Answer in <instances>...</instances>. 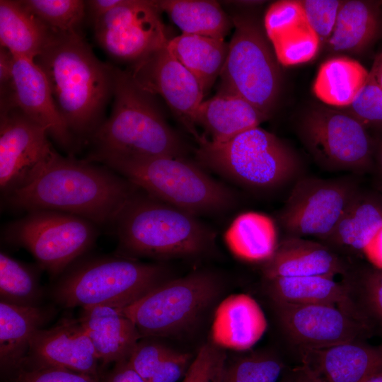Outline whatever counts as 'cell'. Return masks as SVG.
<instances>
[{
	"mask_svg": "<svg viewBox=\"0 0 382 382\" xmlns=\"http://www.w3.org/2000/svg\"><path fill=\"white\" fill-rule=\"evenodd\" d=\"M112 225L119 255L169 258L195 256L212 247L215 235L197 216L137 188Z\"/></svg>",
	"mask_w": 382,
	"mask_h": 382,
	"instance_id": "obj_4",
	"label": "cell"
},
{
	"mask_svg": "<svg viewBox=\"0 0 382 382\" xmlns=\"http://www.w3.org/2000/svg\"><path fill=\"white\" fill-rule=\"evenodd\" d=\"M16 108L42 127L69 154L79 143L59 112L47 78L33 59L13 56L8 89L1 93V110Z\"/></svg>",
	"mask_w": 382,
	"mask_h": 382,
	"instance_id": "obj_17",
	"label": "cell"
},
{
	"mask_svg": "<svg viewBox=\"0 0 382 382\" xmlns=\"http://www.w3.org/2000/svg\"><path fill=\"white\" fill-rule=\"evenodd\" d=\"M361 382H382V370L375 372Z\"/></svg>",
	"mask_w": 382,
	"mask_h": 382,
	"instance_id": "obj_51",
	"label": "cell"
},
{
	"mask_svg": "<svg viewBox=\"0 0 382 382\" xmlns=\"http://www.w3.org/2000/svg\"><path fill=\"white\" fill-rule=\"evenodd\" d=\"M269 117L238 95L219 89L214 96L201 103L194 122L195 127L203 128L209 140L222 142L260 127Z\"/></svg>",
	"mask_w": 382,
	"mask_h": 382,
	"instance_id": "obj_25",
	"label": "cell"
},
{
	"mask_svg": "<svg viewBox=\"0 0 382 382\" xmlns=\"http://www.w3.org/2000/svg\"><path fill=\"white\" fill-rule=\"evenodd\" d=\"M381 225L382 196L359 189L331 233L319 241L345 257L363 254Z\"/></svg>",
	"mask_w": 382,
	"mask_h": 382,
	"instance_id": "obj_24",
	"label": "cell"
},
{
	"mask_svg": "<svg viewBox=\"0 0 382 382\" xmlns=\"http://www.w3.org/2000/svg\"><path fill=\"white\" fill-rule=\"evenodd\" d=\"M79 320L103 365L127 361L141 338L133 322L117 308H83Z\"/></svg>",
	"mask_w": 382,
	"mask_h": 382,
	"instance_id": "obj_23",
	"label": "cell"
},
{
	"mask_svg": "<svg viewBox=\"0 0 382 382\" xmlns=\"http://www.w3.org/2000/svg\"><path fill=\"white\" fill-rule=\"evenodd\" d=\"M47 137L18 109L1 110L0 188L4 197L30 184L59 154Z\"/></svg>",
	"mask_w": 382,
	"mask_h": 382,
	"instance_id": "obj_14",
	"label": "cell"
},
{
	"mask_svg": "<svg viewBox=\"0 0 382 382\" xmlns=\"http://www.w3.org/2000/svg\"><path fill=\"white\" fill-rule=\"evenodd\" d=\"M298 133L322 168L356 174L371 170L374 142L366 128L347 111L313 109L299 122Z\"/></svg>",
	"mask_w": 382,
	"mask_h": 382,
	"instance_id": "obj_11",
	"label": "cell"
},
{
	"mask_svg": "<svg viewBox=\"0 0 382 382\" xmlns=\"http://www.w3.org/2000/svg\"><path fill=\"white\" fill-rule=\"evenodd\" d=\"M167 47L196 78L204 95L220 76L228 52L224 39L185 33L170 39Z\"/></svg>",
	"mask_w": 382,
	"mask_h": 382,
	"instance_id": "obj_28",
	"label": "cell"
},
{
	"mask_svg": "<svg viewBox=\"0 0 382 382\" xmlns=\"http://www.w3.org/2000/svg\"><path fill=\"white\" fill-rule=\"evenodd\" d=\"M98 162L146 193L195 216L224 213L235 193L185 158L110 157Z\"/></svg>",
	"mask_w": 382,
	"mask_h": 382,
	"instance_id": "obj_5",
	"label": "cell"
},
{
	"mask_svg": "<svg viewBox=\"0 0 382 382\" xmlns=\"http://www.w3.org/2000/svg\"><path fill=\"white\" fill-rule=\"evenodd\" d=\"M128 71L144 90L160 96L199 141L194 117L204 93L196 78L173 56L167 45L133 63Z\"/></svg>",
	"mask_w": 382,
	"mask_h": 382,
	"instance_id": "obj_16",
	"label": "cell"
},
{
	"mask_svg": "<svg viewBox=\"0 0 382 382\" xmlns=\"http://www.w3.org/2000/svg\"><path fill=\"white\" fill-rule=\"evenodd\" d=\"M369 74L357 60L334 57L320 66L313 91L327 105L349 107L366 84Z\"/></svg>",
	"mask_w": 382,
	"mask_h": 382,
	"instance_id": "obj_33",
	"label": "cell"
},
{
	"mask_svg": "<svg viewBox=\"0 0 382 382\" xmlns=\"http://www.w3.org/2000/svg\"><path fill=\"white\" fill-rule=\"evenodd\" d=\"M27 357L40 366L98 375L99 360L79 319L62 318L51 328L36 331L30 341Z\"/></svg>",
	"mask_w": 382,
	"mask_h": 382,
	"instance_id": "obj_18",
	"label": "cell"
},
{
	"mask_svg": "<svg viewBox=\"0 0 382 382\" xmlns=\"http://www.w3.org/2000/svg\"><path fill=\"white\" fill-rule=\"evenodd\" d=\"M300 2L320 43H327L332 33L342 1L303 0Z\"/></svg>",
	"mask_w": 382,
	"mask_h": 382,
	"instance_id": "obj_40",
	"label": "cell"
},
{
	"mask_svg": "<svg viewBox=\"0 0 382 382\" xmlns=\"http://www.w3.org/2000/svg\"><path fill=\"white\" fill-rule=\"evenodd\" d=\"M98 226L77 215L34 210L9 223L4 235L10 243L28 250L41 269L56 277L93 246Z\"/></svg>",
	"mask_w": 382,
	"mask_h": 382,
	"instance_id": "obj_10",
	"label": "cell"
},
{
	"mask_svg": "<svg viewBox=\"0 0 382 382\" xmlns=\"http://www.w3.org/2000/svg\"><path fill=\"white\" fill-rule=\"evenodd\" d=\"M192 360L190 354L173 349L149 382H177L185 377Z\"/></svg>",
	"mask_w": 382,
	"mask_h": 382,
	"instance_id": "obj_43",
	"label": "cell"
},
{
	"mask_svg": "<svg viewBox=\"0 0 382 382\" xmlns=\"http://www.w3.org/2000/svg\"><path fill=\"white\" fill-rule=\"evenodd\" d=\"M267 328L265 313L255 299L245 294H232L216 309L212 342L223 349L248 350L262 338Z\"/></svg>",
	"mask_w": 382,
	"mask_h": 382,
	"instance_id": "obj_22",
	"label": "cell"
},
{
	"mask_svg": "<svg viewBox=\"0 0 382 382\" xmlns=\"http://www.w3.org/2000/svg\"><path fill=\"white\" fill-rule=\"evenodd\" d=\"M77 260L63 273L53 295L65 307L125 308L168 279V269L122 255Z\"/></svg>",
	"mask_w": 382,
	"mask_h": 382,
	"instance_id": "obj_6",
	"label": "cell"
},
{
	"mask_svg": "<svg viewBox=\"0 0 382 382\" xmlns=\"http://www.w3.org/2000/svg\"><path fill=\"white\" fill-rule=\"evenodd\" d=\"M225 242L237 257L262 262L272 257L279 244L272 219L255 212L237 216L225 233Z\"/></svg>",
	"mask_w": 382,
	"mask_h": 382,
	"instance_id": "obj_32",
	"label": "cell"
},
{
	"mask_svg": "<svg viewBox=\"0 0 382 382\" xmlns=\"http://www.w3.org/2000/svg\"><path fill=\"white\" fill-rule=\"evenodd\" d=\"M50 315L39 306L0 302V359L4 366H19L25 359L30 341Z\"/></svg>",
	"mask_w": 382,
	"mask_h": 382,
	"instance_id": "obj_27",
	"label": "cell"
},
{
	"mask_svg": "<svg viewBox=\"0 0 382 382\" xmlns=\"http://www.w3.org/2000/svg\"><path fill=\"white\" fill-rule=\"evenodd\" d=\"M318 382H361L382 370V345L355 340L296 354Z\"/></svg>",
	"mask_w": 382,
	"mask_h": 382,
	"instance_id": "obj_19",
	"label": "cell"
},
{
	"mask_svg": "<svg viewBox=\"0 0 382 382\" xmlns=\"http://www.w3.org/2000/svg\"><path fill=\"white\" fill-rule=\"evenodd\" d=\"M270 303L282 335L296 354L372 336L361 322L334 305Z\"/></svg>",
	"mask_w": 382,
	"mask_h": 382,
	"instance_id": "obj_15",
	"label": "cell"
},
{
	"mask_svg": "<svg viewBox=\"0 0 382 382\" xmlns=\"http://www.w3.org/2000/svg\"><path fill=\"white\" fill-rule=\"evenodd\" d=\"M219 290L216 277L197 271L166 280L120 310L133 322L141 337L170 336L194 324Z\"/></svg>",
	"mask_w": 382,
	"mask_h": 382,
	"instance_id": "obj_8",
	"label": "cell"
},
{
	"mask_svg": "<svg viewBox=\"0 0 382 382\" xmlns=\"http://www.w3.org/2000/svg\"><path fill=\"white\" fill-rule=\"evenodd\" d=\"M266 36L277 61L284 66L307 62L314 58L321 45L310 25L300 1L273 3L264 20Z\"/></svg>",
	"mask_w": 382,
	"mask_h": 382,
	"instance_id": "obj_20",
	"label": "cell"
},
{
	"mask_svg": "<svg viewBox=\"0 0 382 382\" xmlns=\"http://www.w3.org/2000/svg\"><path fill=\"white\" fill-rule=\"evenodd\" d=\"M107 382H146L129 364L127 361L117 363L116 368Z\"/></svg>",
	"mask_w": 382,
	"mask_h": 382,
	"instance_id": "obj_47",
	"label": "cell"
},
{
	"mask_svg": "<svg viewBox=\"0 0 382 382\" xmlns=\"http://www.w3.org/2000/svg\"><path fill=\"white\" fill-rule=\"evenodd\" d=\"M263 289L270 301L297 304H329L342 311L347 303L342 282L323 276L263 279Z\"/></svg>",
	"mask_w": 382,
	"mask_h": 382,
	"instance_id": "obj_31",
	"label": "cell"
},
{
	"mask_svg": "<svg viewBox=\"0 0 382 382\" xmlns=\"http://www.w3.org/2000/svg\"><path fill=\"white\" fill-rule=\"evenodd\" d=\"M320 241L286 236L263 262V279L286 277L344 276L353 263Z\"/></svg>",
	"mask_w": 382,
	"mask_h": 382,
	"instance_id": "obj_21",
	"label": "cell"
},
{
	"mask_svg": "<svg viewBox=\"0 0 382 382\" xmlns=\"http://www.w3.org/2000/svg\"><path fill=\"white\" fill-rule=\"evenodd\" d=\"M226 364L223 348L214 342L206 343L199 349L181 382H221Z\"/></svg>",
	"mask_w": 382,
	"mask_h": 382,
	"instance_id": "obj_39",
	"label": "cell"
},
{
	"mask_svg": "<svg viewBox=\"0 0 382 382\" xmlns=\"http://www.w3.org/2000/svg\"><path fill=\"white\" fill-rule=\"evenodd\" d=\"M13 55L7 49H0V86L1 93L8 90L12 79Z\"/></svg>",
	"mask_w": 382,
	"mask_h": 382,
	"instance_id": "obj_46",
	"label": "cell"
},
{
	"mask_svg": "<svg viewBox=\"0 0 382 382\" xmlns=\"http://www.w3.org/2000/svg\"><path fill=\"white\" fill-rule=\"evenodd\" d=\"M285 369L276 352L256 351L226 362L221 382H279Z\"/></svg>",
	"mask_w": 382,
	"mask_h": 382,
	"instance_id": "obj_36",
	"label": "cell"
},
{
	"mask_svg": "<svg viewBox=\"0 0 382 382\" xmlns=\"http://www.w3.org/2000/svg\"><path fill=\"white\" fill-rule=\"evenodd\" d=\"M124 0H88L85 1L86 11L93 23L99 18L120 5Z\"/></svg>",
	"mask_w": 382,
	"mask_h": 382,
	"instance_id": "obj_45",
	"label": "cell"
},
{
	"mask_svg": "<svg viewBox=\"0 0 382 382\" xmlns=\"http://www.w3.org/2000/svg\"><path fill=\"white\" fill-rule=\"evenodd\" d=\"M55 35L21 1H0V42L15 57L35 59Z\"/></svg>",
	"mask_w": 382,
	"mask_h": 382,
	"instance_id": "obj_26",
	"label": "cell"
},
{
	"mask_svg": "<svg viewBox=\"0 0 382 382\" xmlns=\"http://www.w3.org/2000/svg\"><path fill=\"white\" fill-rule=\"evenodd\" d=\"M41 294L37 272L1 251V301L20 306H38Z\"/></svg>",
	"mask_w": 382,
	"mask_h": 382,
	"instance_id": "obj_35",
	"label": "cell"
},
{
	"mask_svg": "<svg viewBox=\"0 0 382 382\" xmlns=\"http://www.w3.org/2000/svg\"><path fill=\"white\" fill-rule=\"evenodd\" d=\"M279 382H318L302 365L284 373Z\"/></svg>",
	"mask_w": 382,
	"mask_h": 382,
	"instance_id": "obj_49",
	"label": "cell"
},
{
	"mask_svg": "<svg viewBox=\"0 0 382 382\" xmlns=\"http://www.w3.org/2000/svg\"><path fill=\"white\" fill-rule=\"evenodd\" d=\"M371 266L382 270V225L363 250Z\"/></svg>",
	"mask_w": 382,
	"mask_h": 382,
	"instance_id": "obj_44",
	"label": "cell"
},
{
	"mask_svg": "<svg viewBox=\"0 0 382 382\" xmlns=\"http://www.w3.org/2000/svg\"><path fill=\"white\" fill-rule=\"evenodd\" d=\"M21 3L55 33H79L86 15L85 1L23 0Z\"/></svg>",
	"mask_w": 382,
	"mask_h": 382,
	"instance_id": "obj_37",
	"label": "cell"
},
{
	"mask_svg": "<svg viewBox=\"0 0 382 382\" xmlns=\"http://www.w3.org/2000/svg\"><path fill=\"white\" fill-rule=\"evenodd\" d=\"M34 61L69 130L77 141L90 139L113 96L115 66L100 61L80 33H55Z\"/></svg>",
	"mask_w": 382,
	"mask_h": 382,
	"instance_id": "obj_2",
	"label": "cell"
},
{
	"mask_svg": "<svg viewBox=\"0 0 382 382\" xmlns=\"http://www.w3.org/2000/svg\"><path fill=\"white\" fill-rule=\"evenodd\" d=\"M371 170L375 175L378 194L382 196V137L374 145Z\"/></svg>",
	"mask_w": 382,
	"mask_h": 382,
	"instance_id": "obj_48",
	"label": "cell"
},
{
	"mask_svg": "<svg viewBox=\"0 0 382 382\" xmlns=\"http://www.w3.org/2000/svg\"><path fill=\"white\" fill-rule=\"evenodd\" d=\"M18 382H98V376L77 372L68 369L40 366L32 370L23 371Z\"/></svg>",
	"mask_w": 382,
	"mask_h": 382,
	"instance_id": "obj_42",
	"label": "cell"
},
{
	"mask_svg": "<svg viewBox=\"0 0 382 382\" xmlns=\"http://www.w3.org/2000/svg\"><path fill=\"white\" fill-rule=\"evenodd\" d=\"M346 289L344 311L382 337V270L352 264L341 281Z\"/></svg>",
	"mask_w": 382,
	"mask_h": 382,
	"instance_id": "obj_29",
	"label": "cell"
},
{
	"mask_svg": "<svg viewBox=\"0 0 382 382\" xmlns=\"http://www.w3.org/2000/svg\"><path fill=\"white\" fill-rule=\"evenodd\" d=\"M347 112L367 127L382 128V88L379 86L372 70L369 71L367 81Z\"/></svg>",
	"mask_w": 382,
	"mask_h": 382,
	"instance_id": "obj_38",
	"label": "cell"
},
{
	"mask_svg": "<svg viewBox=\"0 0 382 382\" xmlns=\"http://www.w3.org/2000/svg\"><path fill=\"white\" fill-rule=\"evenodd\" d=\"M234 32L220 74V90L243 98L270 115L280 88L279 62L257 21L245 14L231 18Z\"/></svg>",
	"mask_w": 382,
	"mask_h": 382,
	"instance_id": "obj_9",
	"label": "cell"
},
{
	"mask_svg": "<svg viewBox=\"0 0 382 382\" xmlns=\"http://www.w3.org/2000/svg\"><path fill=\"white\" fill-rule=\"evenodd\" d=\"M113 107L91 137L94 150L87 161L110 157L184 158L185 147L168 125L154 96L140 87L128 71L114 69Z\"/></svg>",
	"mask_w": 382,
	"mask_h": 382,
	"instance_id": "obj_3",
	"label": "cell"
},
{
	"mask_svg": "<svg viewBox=\"0 0 382 382\" xmlns=\"http://www.w3.org/2000/svg\"><path fill=\"white\" fill-rule=\"evenodd\" d=\"M137 188L105 166L58 154L34 181L4 198L14 209L58 211L112 225Z\"/></svg>",
	"mask_w": 382,
	"mask_h": 382,
	"instance_id": "obj_1",
	"label": "cell"
},
{
	"mask_svg": "<svg viewBox=\"0 0 382 382\" xmlns=\"http://www.w3.org/2000/svg\"><path fill=\"white\" fill-rule=\"evenodd\" d=\"M172 350L159 342H139L127 361L146 382H149L161 362Z\"/></svg>",
	"mask_w": 382,
	"mask_h": 382,
	"instance_id": "obj_41",
	"label": "cell"
},
{
	"mask_svg": "<svg viewBox=\"0 0 382 382\" xmlns=\"http://www.w3.org/2000/svg\"><path fill=\"white\" fill-rule=\"evenodd\" d=\"M200 166L248 188L270 190L300 176L301 163L282 139L256 127L222 142L201 137Z\"/></svg>",
	"mask_w": 382,
	"mask_h": 382,
	"instance_id": "obj_7",
	"label": "cell"
},
{
	"mask_svg": "<svg viewBox=\"0 0 382 382\" xmlns=\"http://www.w3.org/2000/svg\"><path fill=\"white\" fill-rule=\"evenodd\" d=\"M380 2L342 1L332 33L327 44L335 52L358 53L377 36Z\"/></svg>",
	"mask_w": 382,
	"mask_h": 382,
	"instance_id": "obj_30",
	"label": "cell"
},
{
	"mask_svg": "<svg viewBox=\"0 0 382 382\" xmlns=\"http://www.w3.org/2000/svg\"><path fill=\"white\" fill-rule=\"evenodd\" d=\"M371 70L374 72L376 81L382 88V52L376 57Z\"/></svg>",
	"mask_w": 382,
	"mask_h": 382,
	"instance_id": "obj_50",
	"label": "cell"
},
{
	"mask_svg": "<svg viewBox=\"0 0 382 382\" xmlns=\"http://www.w3.org/2000/svg\"><path fill=\"white\" fill-rule=\"evenodd\" d=\"M360 187L351 175L323 179L301 176L279 215L287 236L321 241L335 227Z\"/></svg>",
	"mask_w": 382,
	"mask_h": 382,
	"instance_id": "obj_12",
	"label": "cell"
},
{
	"mask_svg": "<svg viewBox=\"0 0 382 382\" xmlns=\"http://www.w3.org/2000/svg\"><path fill=\"white\" fill-rule=\"evenodd\" d=\"M156 1L124 0L95 21V38L111 57L137 62L167 45L168 38Z\"/></svg>",
	"mask_w": 382,
	"mask_h": 382,
	"instance_id": "obj_13",
	"label": "cell"
},
{
	"mask_svg": "<svg viewBox=\"0 0 382 382\" xmlns=\"http://www.w3.org/2000/svg\"><path fill=\"white\" fill-rule=\"evenodd\" d=\"M156 4L182 33L224 39L233 28L232 18L215 1L161 0Z\"/></svg>",
	"mask_w": 382,
	"mask_h": 382,
	"instance_id": "obj_34",
	"label": "cell"
}]
</instances>
